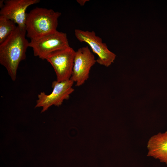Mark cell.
Segmentation results:
<instances>
[{
	"mask_svg": "<svg viewBox=\"0 0 167 167\" xmlns=\"http://www.w3.org/2000/svg\"><path fill=\"white\" fill-rule=\"evenodd\" d=\"M96 62L94 54L88 46L80 48L75 51L70 79L75 83V86L82 85L88 79L91 69Z\"/></svg>",
	"mask_w": 167,
	"mask_h": 167,
	"instance_id": "7",
	"label": "cell"
},
{
	"mask_svg": "<svg viewBox=\"0 0 167 167\" xmlns=\"http://www.w3.org/2000/svg\"><path fill=\"white\" fill-rule=\"evenodd\" d=\"M26 35L25 29L17 25L15 30L0 44V63L5 68L13 81L16 79L20 62L26 58L29 44Z\"/></svg>",
	"mask_w": 167,
	"mask_h": 167,
	"instance_id": "1",
	"label": "cell"
},
{
	"mask_svg": "<svg viewBox=\"0 0 167 167\" xmlns=\"http://www.w3.org/2000/svg\"><path fill=\"white\" fill-rule=\"evenodd\" d=\"M148 156L167 165V131L152 136L147 143Z\"/></svg>",
	"mask_w": 167,
	"mask_h": 167,
	"instance_id": "9",
	"label": "cell"
},
{
	"mask_svg": "<svg viewBox=\"0 0 167 167\" xmlns=\"http://www.w3.org/2000/svg\"><path fill=\"white\" fill-rule=\"evenodd\" d=\"M69 46L66 33L58 31L36 39L31 40L29 44L34 56L42 60L54 51Z\"/></svg>",
	"mask_w": 167,
	"mask_h": 167,
	"instance_id": "3",
	"label": "cell"
},
{
	"mask_svg": "<svg viewBox=\"0 0 167 167\" xmlns=\"http://www.w3.org/2000/svg\"><path fill=\"white\" fill-rule=\"evenodd\" d=\"M75 34L78 40L87 43L92 51L97 55L96 62L108 67L114 62L116 55L108 49L106 44L102 42L101 38L96 36L94 31L75 29Z\"/></svg>",
	"mask_w": 167,
	"mask_h": 167,
	"instance_id": "6",
	"label": "cell"
},
{
	"mask_svg": "<svg viewBox=\"0 0 167 167\" xmlns=\"http://www.w3.org/2000/svg\"><path fill=\"white\" fill-rule=\"evenodd\" d=\"M61 13L52 9L36 7L27 13L25 21L26 36L36 39L57 30Z\"/></svg>",
	"mask_w": 167,
	"mask_h": 167,
	"instance_id": "2",
	"label": "cell"
},
{
	"mask_svg": "<svg viewBox=\"0 0 167 167\" xmlns=\"http://www.w3.org/2000/svg\"><path fill=\"white\" fill-rule=\"evenodd\" d=\"M88 0H77V2L81 6H84L85 3L88 1Z\"/></svg>",
	"mask_w": 167,
	"mask_h": 167,
	"instance_id": "11",
	"label": "cell"
},
{
	"mask_svg": "<svg viewBox=\"0 0 167 167\" xmlns=\"http://www.w3.org/2000/svg\"><path fill=\"white\" fill-rule=\"evenodd\" d=\"M15 23L6 17L0 15V44L3 42L15 30Z\"/></svg>",
	"mask_w": 167,
	"mask_h": 167,
	"instance_id": "10",
	"label": "cell"
},
{
	"mask_svg": "<svg viewBox=\"0 0 167 167\" xmlns=\"http://www.w3.org/2000/svg\"><path fill=\"white\" fill-rule=\"evenodd\" d=\"M39 0H6L1 8L0 15L14 21L19 27L25 29L27 8L40 2Z\"/></svg>",
	"mask_w": 167,
	"mask_h": 167,
	"instance_id": "8",
	"label": "cell"
},
{
	"mask_svg": "<svg viewBox=\"0 0 167 167\" xmlns=\"http://www.w3.org/2000/svg\"><path fill=\"white\" fill-rule=\"evenodd\" d=\"M75 53L74 49L69 46L54 51L45 58L54 68L58 82L70 79Z\"/></svg>",
	"mask_w": 167,
	"mask_h": 167,
	"instance_id": "5",
	"label": "cell"
},
{
	"mask_svg": "<svg viewBox=\"0 0 167 167\" xmlns=\"http://www.w3.org/2000/svg\"><path fill=\"white\" fill-rule=\"evenodd\" d=\"M74 83L71 79L60 82L53 81L52 92L48 95L44 92L38 94L35 108L41 107V113H42L53 105L58 106L61 105L64 100L69 99L70 95L74 91Z\"/></svg>",
	"mask_w": 167,
	"mask_h": 167,
	"instance_id": "4",
	"label": "cell"
}]
</instances>
